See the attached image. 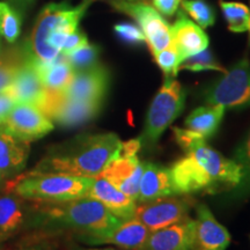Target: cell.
<instances>
[{
	"mask_svg": "<svg viewBox=\"0 0 250 250\" xmlns=\"http://www.w3.org/2000/svg\"><path fill=\"white\" fill-rule=\"evenodd\" d=\"M175 139L186 153L169 168L179 195L217 193L241 186L243 171L235 160L208 145L206 139L186 129L174 127Z\"/></svg>",
	"mask_w": 250,
	"mask_h": 250,
	"instance_id": "cell-1",
	"label": "cell"
},
{
	"mask_svg": "<svg viewBox=\"0 0 250 250\" xmlns=\"http://www.w3.org/2000/svg\"><path fill=\"white\" fill-rule=\"evenodd\" d=\"M121 145V139L112 132L78 134L50 147L26 174H67L94 179L118 155Z\"/></svg>",
	"mask_w": 250,
	"mask_h": 250,
	"instance_id": "cell-2",
	"label": "cell"
},
{
	"mask_svg": "<svg viewBox=\"0 0 250 250\" xmlns=\"http://www.w3.org/2000/svg\"><path fill=\"white\" fill-rule=\"evenodd\" d=\"M33 225L52 230H73L78 236L101 235L117 226V218L90 197L57 203H37Z\"/></svg>",
	"mask_w": 250,
	"mask_h": 250,
	"instance_id": "cell-3",
	"label": "cell"
},
{
	"mask_svg": "<svg viewBox=\"0 0 250 250\" xmlns=\"http://www.w3.org/2000/svg\"><path fill=\"white\" fill-rule=\"evenodd\" d=\"M92 0L71 6L67 2L49 4L37 19L23 51L35 62H50L61 56V49L68 34L79 26Z\"/></svg>",
	"mask_w": 250,
	"mask_h": 250,
	"instance_id": "cell-4",
	"label": "cell"
},
{
	"mask_svg": "<svg viewBox=\"0 0 250 250\" xmlns=\"http://www.w3.org/2000/svg\"><path fill=\"white\" fill-rule=\"evenodd\" d=\"M92 177L67 174H23L9 191L28 202L57 203L87 197Z\"/></svg>",
	"mask_w": 250,
	"mask_h": 250,
	"instance_id": "cell-5",
	"label": "cell"
},
{
	"mask_svg": "<svg viewBox=\"0 0 250 250\" xmlns=\"http://www.w3.org/2000/svg\"><path fill=\"white\" fill-rule=\"evenodd\" d=\"M186 103V90L175 78H166L149 105L143 134L139 137L142 147H154L169 125L180 116Z\"/></svg>",
	"mask_w": 250,
	"mask_h": 250,
	"instance_id": "cell-6",
	"label": "cell"
},
{
	"mask_svg": "<svg viewBox=\"0 0 250 250\" xmlns=\"http://www.w3.org/2000/svg\"><path fill=\"white\" fill-rule=\"evenodd\" d=\"M204 100L208 105L225 109L250 107V62L243 58L234 64L224 76L205 90Z\"/></svg>",
	"mask_w": 250,
	"mask_h": 250,
	"instance_id": "cell-7",
	"label": "cell"
},
{
	"mask_svg": "<svg viewBox=\"0 0 250 250\" xmlns=\"http://www.w3.org/2000/svg\"><path fill=\"white\" fill-rule=\"evenodd\" d=\"M112 6L138 22L153 55L173 44L171 26L151 5L142 1L115 0Z\"/></svg>",
	"mask_w": 250,
	"mask_h": 250,
	"instance_id": "cell-8",
	"label": "cell"
},
{
	"mask_svg": "<svg viewBox=\"0 0 250 250\" xmlns=\"http://www.w3.org/2000/svg\"><path fill=\"white\" fill-rule=\"evenodd\" d=\"M103 102L76 101L65 98L62 92L45 89L39 109L62 126L73 127L92 121L100 114Z\"/></svg>",
	"mask_w": 250,
	"mask_h": 250,
	"instance_id": "cell-9",
	"label": "cell"
},
{
	"mask_svg": "<svg viewBox=\"0 0 250 250\" xmlns=\"http://www.w3.org/2000/svg\"><path fill=\"white\" fill-rule=\"evenodd\" d=\"M193 204L192 199L186 195L161 197L137 205L133 217L142 221L151 232H154L183 220L189 215Z\"/></svg>",
	"mask_w": 250,
	"mask_h": 250,
	"instance_id": "cell-10",
	"label": "cell"
},
{
	"mask_svg": "<svg viewBox=\"0 0 250 250\" xmlns=\"http://www.w3.org/2000/svg\"><path fill=\"white\" fill-rule=\"evenodd\" d=\"M0 127L14 134L18 138L34 142L41 139L54 130V122L46 117L36 105L17 103Z\"/></svg>",
	"mask_w": 250,
	"mask_h": 250,
	"instance_id": "cell-11",
	"label": "cell"
},
{
	"mask_svg": "<svg viewBox=\"0 0 250 250\" xmlns=\"http://www.w3.org/2000/svg\"><path fill=\"white\" fill-rule=\"evenodd\" d=\"M110 85V74L102 65L96 64L74 74L71 83L64 90L65 98L76 101L103 102Z\"/></svg>",
	"mask_w": 250,
	"mask_h": 250,
	"instance_id": "cell-12",
	"label": "cell"
},
{
	"mask_svg": "<svg viewBox=\"0 0 250 250\" xmlns=\"http://www.w3.org/2000/svg\"><path fill=\"white\" fill-rule=\"evenodd\" d=\"M151 230L137 218L122 220L109 232L94 236H78L80 242L89 246L114 245L125 250H142Z\"/></svg>",
	"mask_w": 250,
	"mask_h": 250,
	"instance_id": "cell-13",
	"label": "cell"
},
{
	"mask_svg": "<svg viewBox=\"0 0 250 250\" xmlns=\"http://www.w3.org/2000/svg\"><path fill=\"white\" fill-rule=\"evenodd\" d=\"M144 173V162L134 155H117L101 171L104 177L122 192L138 202L139 184Z\"/></svg>",
	"mask_w": 250,
	"mask_h": 250,
	"instance_id": "cell-14",
	"label": "cell"
},
{
	"mask_svg": "<svg viewBox=\"0 0 250 250\" xmlns=\"http://www.w3.org/2000/svg\"><path fill=\"white\" fill-rule=\"evenodd\" d=\"M142 250H197L195 220L188 215L179 223L151 232Z\"/></svg>",
	"mask_w": 250,
	"mask_h": 250,
	"instance_id": "cell-15",
	"label": "cell"
},
{
	"mask_svg": "<svg viewBox=\"0 0 250 250\" xmlns=\"http://www.w3.org/2000/svg\"><path fill=\"white\" fill-rule=\"evenodd\" d=\"M195 241L197 250H226L230 243L229 232L204 204L197 206Z\"/></svg>",
	"mask_w": 250,
	"mask_h": 250,
	"instance_id": "cell-16",
	"label": "cell"
},
{
	"mask_svg": "<svg viewBox=\"0 0 250 250\" xmlns=\"http://www.w3.org/2000/svg\"><path fill=\"white\" fill-rule=\"evenodd\" d=\"M4 92L9 94L17 103H29L39 108L42 102L45 88L40 79L35 64L26 54L13 83Z\"/></svg>",
	"mask_w": 250,
	"mask_h": 250,
	"instance_id": "cell-17",
	"label": "cell"
},
{
	"mask_svg": "<svg viewBox=\"0 0 250 250\" xmlns=\"http://www.w3.org/2000/svg\"><path fill=\"white\" fill-rule=\"evenodd\" d=\"M87 197L99 201L112 214L116 215L117 218L123 219V220L133 218L137 208L136 201L122 192L114 184H111L100 175L94 177V182Z\"/></svg>",
	"mask_w": 250,
	"mask_h": 250,
	"instance_id": "cell-18",
	"label": "cell"
},
{
	"mask_svg": "<svg viewBox=\"0 0 250 250\" xmlns=\"http://www.w3.org/2000/svg\"><path fill=\"white\" fill-rule=\"evenodd\" d=\"M173 44L179 52L181 62L190 56L208 49V37L198 24L189 20L182 12L171 26Z\"/></svg>",
	"mask_w": 250,
	"mask_h": 250,
	"instance_id": "cell-19",
	"label": "cell"
},
{
	"mask_svg": "<svg viewBox=\"0 0 250 250\" xmlns=\"http://www.w3.org/2000/svg\"><path fill=\"white\" fill-rule=\"evenodd\" d=\"M169 168L144 162V173L139 184L138 202L145 203L167 196H176Z\"/></svg>",
	"mask_w": 250,
	"mask_h": 250,
	"instance_id": "cell-20",
	"label": "cell"
},
{
	"mask_svg": "<svg viewBox=\"0 0 250 250\" xmlns=\"http://www.w3.org/2000/svg\"><path fill=\"white\" fill-rule=\"evenodd\" d=\"M30 143L0 127V174L2 179L20 173L26 167Z\"/></svg>",
	"mask_w": 250,
	"mask_h": 250,
	"instance_id": "cell-21",
	"label": "cell"
},
{
	"mask_svg": "<svg viewBox=\"0 0 250 250\" xmlns=\"http://www.w3.org/2000/svg\"><path fill=\"white\" fill-rule=\"evenodd\" d=\"M27 219L26 199L11 191L0 193V241L17 233Z\"/></svg>",
	"mask_w": 250,
	"mask_h": 250,
	"instance_id": "cell-22",
	"label": "cell"
},
{
	"mask_svg": "<svg viewBox=\"0 0 250 250\" xmlns=\"http://www.w3.org/2000/svg\"><path fill=\"white\" fill-rule=\"evenodd\" d=\"M34 64L44 88L54 92H64L76 74L67 58L62 54L50 62H34Z\"/></svg>",
	"mask_w": 250,
	"mask_h": 250,
	"instance_id": "cell-23",
	"label": "cell"
},
{
	"mask_svg": "<svg viewBox=\"0 0 250 250\" xmlns=\"http://www.w3.org/2000/svg\"><path fill=\"white\" fill-rule=\"evenodd\" d=\"M225 109L221 105H208L193 110L186 120V129L190 132L208 139L213 136L223 121Z\"/></svg>",
	"mask_w": 250,
	"mask_h": 250,
	"instance_id": "cell-24",
	"label": "cell"
},
{
	"mask_svg": "<svg viewBox=\"0 0 250 250\" xmlns=\"http://www.w3.org/2000/svg\"><path fill=\"white\" fill-rule=\"evenodd\" d=\"M23 61V48L7 50L2 54L0 58V92H4L11 86Z\"/></svg>",
	"mask_w": 250,
	"mask_h": 250,
	"instance_id": "cell-25",
	"label": "cell"
},
{
	"mask_svg": "<svg viewBox=\"0 0 250 250\" xmlns=\"http://www.w3.org/2000/svg\"><path fill=\"white\" fill-rule=\"evenodd\" d=\"M220 7L230 31H234V33L247 31L250 9L245 4H241V2H227L221 0Z\"/></svg>",
	"mask_w": 250,
	"mask_h": 250,
	"instance_id": "cell-26",
	"label": "cell"
},
{
	"mask_svg": "<svg viewBox=\"0 0 250 250\" xmlns=\"http://www.w3.org/2000/svg\"><path fill=\"white\" fill-rule=\"evenodd\" d=\"M21 31V19L6 2H0V35L9 43L18 40Z\"/></svg>",
	"mask_w": 250,
	"mask_h": 250,
	"instance_id": "cell-27",
	"label": "cell"
},
{
	"mask_svg": "<svg viewBox=\"0 0 250 250\" xmlns=\"http://www.w3.org/2000/svg\"><path fill=\"white\" fill-rule=\"evenodd\" d=\"M100 51L101 50L98 45L87 43V44L81 45L78 49L73 50L65 57L67 58L68 62H70L74 71H83L98 64Z\"/></svg>",
	"mask_w": 250,
	"mask_h": 250,
	"instance_id": "cell-28",
	"label": "cell"
},
{
	"mask_svg": "<svg viewBox=\"0 0 250 250\" xmlns=\"http://www.w3.org/2000/svg\"><path fill=\"white\" fill-rule=\"evenodd\" d=\"M182 8L201 28L212 26L215 21L213 8L204 0H183Z\"/></svg>",
	"mask_w": 250,
	"mask_h": 250,
	"instance_id": "cell-29",
	"label": "cell"
},
{
	"mask_svg": "<svg viewBox=\"0 0 250 250\" xmlns=\"http://www.w3.org/2000/svg\"><path fill=\"white\" fill-rule=\"evenodd\" d=\"M179 70H189L192 72L212 70L223 72V73L227 71L215 61L213 55L208 49L203 50V51L198 52V54L192 55L184 59L180 64Z\"/></svg>",
	"mask_w": 250,
	"mask_h": 250,
	"instance_id": "cell-30",
	"label": "cell"
},
{
	"mask_svg": "<svg viewBox=\"0 0 250 250\" xmlns=\"http://www.w3.org/2000/svg\"><path fill=\"white\" fill-rule=\"evenodd\" d=\"M153 56H154L156 64H158V66L164 72L166 78L176 77L181 64V58L174 44L161 50V51L156 52Z\"/></svg>",
	"mask_w": 250,
	"mask_h": 250,
	"instance_id": "cell-31",
	"label": "cell"
},
{
	"mask_svg": "<svg viewBox=\"0 0 250 250\" xmlns=\"http://www.w3.org/2000/svg\"><path fill=\"white\" fill-rule=\"evenodd\" d=\"M115 33L120 40L130 45H139L145 42V35L138 26L132 23H118L115 26Z\"/></svg>",
	"mask_w": 250,
	"mask_h": 250,
	"instance_id": "cell-32",
	"label": "cell"
},
{
	"mask_svg": "<svg viewBox=\"0 0 250 250\" xmlns=\"http://www.w3.org/2000/svg\"><path fill=\"white\" fill-rule=\"evenodd\" d=\"M234 160L241 166L243 171V179L241 184L250 183V130L247 133L242 143L237 146Z\"/></svg>",
	"mask_w": 250,
	"mask_h": 250,
	"instance_id": "cell-33",
	"label": "cell"
},
{
	"mask_svg": "<svg viewBox=\"0 0 250 250\" xmlns=\"http://www.w3.org/2000/svg\"><path fill=\"white\" fill-rule=\"evenodd\" d=\"M87 43H88V40H87L86 34L81 31L79 28H77L76 30L68 34L66 39H65L61 49V54L62 56H66L73 51V50L78 49L81 45H85Z\"/></svg>",
	"mask_w": 250,
	"mask_h": 250,
	"instance_id": "cell-34",
	"label": "cell"
},
{
	"mask_svg": "<svg viewBox=\"0 0 250 250\" xmlns=\"http://www.w3.org/2000/svg\"><path fill=\"white\" fill-rule=\"evenodd\" d=\"M155 8L166 17H171L179 8L181 0H153Z\"/></svg>",
	"mask_w": 250,
	"mask_h": 250,
	"instance_id": "cell-35",
	"label": "cell"
},
{
	"mask_svg": "<svg viewBox=\"0 0 250 250\" xmlns=\"http://www.w3.org/2000/svg\"><path fill=\"white\" fill-rule=\"evenodd\" d=\"M15 104H17V102L14 101V99L9 94L6 92H0V124L8 116Z\"/></svg>",
	"mask_w": 250,
	"mask_h": 250,
	"instance_id": "cell-36",
	"label": "cell"
},
{
	"mask_svg": "<svg viewBox=\"0 0 250 250\" xmlns=\"http://www.w3.org/2000/svg\"><path fill=\"white\" fill-rule=\"evenodd\" d=\"M14 250H56V246L55 243L50 242L48 240H41V241L21 246Z\"/></svg>",
	"mask_w": 250,
	"mask_h": 250,
	"instance_id": "cell-37",
	"label": "cell"
},
{
	"mask_svg": "<svg viewBox=\"0 0 250 250\" xmlns=\"http://www.w3.org/2000/svg\"><path fill=\"white\" fill-rule=\"evenodd\" d=\"M70 250H117V249H114V248H83V247L73 246Z\"/></svg>",
	"mask_w": 250,
	"mask_h": 250,
	"instance_id": "cell-38",
	"label": "cell"
},
{
	"mask_svg": "<svg viewBox=\"0 0 250 250\" xmlns=\"http://www.w3.org/2000/svg\"><path fill=\"white\" fill-rule=\"evenodd\" d=\"M247 30L249 31V35H250V17H249V21H248V28H247Z\"/></svg>",
	"mask_w": 250,
	"mask_h": 250,
	"instance_id": "cell-39",
	"label": "cell"
},
{
	"mask_svg": "<svg viewBox=\"0 0 250 250\" xmlns=\"http://www.w3.org/2000/svg\"><path fill=\"white\" fill-rule=\"evenodd\" d=\"M1 56H2V54H1V41H0V58H1Z\"/></svg>",
	"mask_w": 250,
	"mask_h": 250,
	"instance_id": "cell-40",
	"label": "cell"
},
{
	"mask_svg": "<svg viewBox=\"0 0 250 250\" xmlns=\"http://www.w3.org/2000/svg\"><path fill=\"white\" fill-rule=\"evenodd\" d=\"M2 180H4V179H2V176H1V174H0V182H1V181Z\"/></svg>",
	"mask_w": 250,
	"mask_h": 250,
	"instance_id": "cell-41",
	"label": "cell"
}]
</instances>
